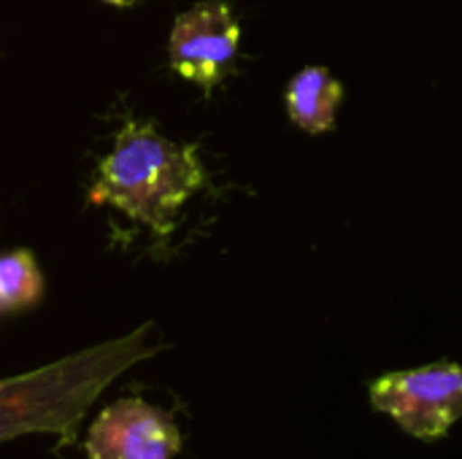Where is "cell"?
<instances>
[{"label":"cell","instance_id":"obj_8","mask_svg":"<svg viewBox=\"0 0 462 459\" xmlns=\"http://www.w3.org/2000/svg\"><path fill=\"white\" fill-rule=\"evenodd\" d=\"M103 3H108V5H116V8H127V5H135L138 0H103Z\"/></svg>","mask_w":462,"mask_h":459},{"label":"cell","instance_id":"obj_7","mask_svg":"<svg viewBox=\"0 0 462 459\" xmlns=\"http://www.w3.org/2000/svg\"><path fill=\"white\" fill-rule=\"evenodd\" d=\"M43 298V276L27 249L0 254V314L32 308Z\"/></svg>","mask_w":462,"mask_h":459},{"label":"cell","instance_id":"obj_4","mask_svg":"<svg viewBox=\"0 0 462 459\" xmlns=\"http://www.w3.org/2000/svg\"><path fill=\"white\" fill-rule=\"evenodd\" d=\"M241 24L225 0H203L181 11L171 27L168 62L181 78L211 92L236 68Z\"/></svg>","mask_w":462,"mask_h":459},{"label":"cell","instance_id":"obj_2","mask_svg":"<svg viewBox=\"0 0 462 459\" xmlns=\"http://www.w3.org/2000/svg\"><path fill=\"white\" fill-rule=\"evenodd\" d=\"M203 184L206 168L195 143L165 138L149 122H127L100 160L87 203L111 206L157 235H168Z\"/></svg>","mask_w":462,"mask_h":459},{"label":"cell","instance_id":"obj_6","mask_svg":"<svg viewBox=\"0 0 462 459\" xmlns=\"http://www.w3.org/2000/svg\"><path fill=\"white\" fill-rule=\"evenodd\" d=\"M341 100H344V84L325 65L300 68L284 89V106L290 122L311 135H322L336 127V114Z\"/></svg>","mask_w":462,"mask_h":459},{"label":"cell","instance_id":"obj_3","mask_svg":"<svg viewBox=\"0 0 462 459\" xmlns=\"http://www.w3.org/2000/svg\"><path fill=\"white\" fill-rule=\"evenodd\" d=\"M374 411L420 441H441L462 419V365L439 360L411 371L379 376L368 387Z\"/></svg>","mask_w":462,"mask_h":459},{"label":"cell","instance_id":"obj_1","mask_svg":"<svg viewBox=\"0 0 462 459\" xmlns=\"http://www.w3.org/2000/svg\"><path fill=\"white\" fill-rule=\"evenodd\" d=\"M160 349L154 325H141L122 338L0 379V444L22 436L73 438L97 398L122 373L152 360Z\"/></svg>","mask_w":462,"mask_h":459},{"label":"cell","instance_id":"obj_5","mask_svg":"<svg viewBox=\"0 0 462 459\" xmlns=\"http://www.w3.org/2000/svg\"><path fill=\"white\" fill-rule=\"evenodd\" d=\"M181 444L173 414L141 398H119L89 425L84 454L87 459H173Z\"/></svg>","mask_w":462,"mask_h":459}]
</instances>
